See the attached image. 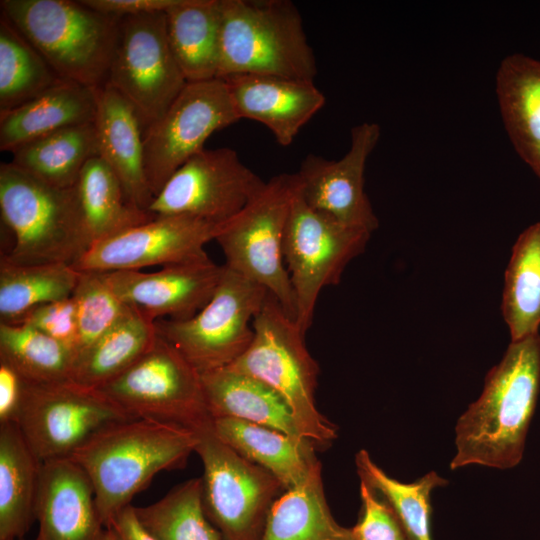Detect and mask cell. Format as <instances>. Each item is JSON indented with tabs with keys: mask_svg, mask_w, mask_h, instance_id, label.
Here are the masks:
<instances>
[{
	"mask_svg": "<svg viewBox=\"0 0 540 540\" xmlns=\"http://www.w3.org/2000/svg\"><path fill=\"white\" fill-rule=\"evenodd\" d=\"M540 389V334L511 341L488 372L479 398L455 426L450 468L479 465L500 470L523 457Z\"/></svg>",
	"mask_w": 540,
	"mask_h": 540,
	"instance_id": "cell-1",
	"label": "cell"
},
{
	"mask_svg": "<svg viewBox=\"0 0 540 540\" xmlns=\"http://www.w3.org/2000/svg\"><path fill=\"white\" fill-rule=\"evenodd\" d=\"M198 442L195 431L146 418L112 423L71 456L87 473L106 528L161 471L185 466Z\"/></svg>",
	"mask_w": 540,
	"mask_h": 540,
	"instance_id": "cell-2",
	"label": "cell"
},
{
	"mask_svg": "<svg viewBox=\"0 0 540 540\" xmlns=\"http://www.w3.org/2000/svg\"><path fill=\"white\" fill-rule=\"evenodd\" d=\"M217 78L268 75L314 82L317 62L289 0H219Z\"/></svg>",
	"mask_w": 540,
	"mask_h": 540,
	"instance_id": "cell-3",
	"label": "cell"
},
{
	"mask_svg": "<svg viewBox=\"0 0 540 540\" xmlns=\"http://www.w3.org/2000/svg\"><path fill=\"white\" fill-rule=\"evenodd\" d=\"M1 221L14 236L1 259L73 265L89 248L76 188L51 186L12 162L0 165Z\"/></svg>",
	"mask_w": 540,
	"mask_h": 540,
	"instance_id": "cell-4",
	"label": "cell"
},
{
	"mask_svg": "<svg viewBox=\"0 0 540 540\" xmlns=\"http://www.w3.org/2000/svg\"><path fill=\"white\" fill-rule=\"evenodd\" d=\"M2 13L62 80L106 84L119 17L80 1L1 0Z\"/></svg>",
	"mask_w": 540,
	"mask_h": 540,
	"instance_id": "cell-5",
	"label": "cell"
},
{
	"mask_svg": "<svg viewBox=\"0 0 540 540\" xmlns=\"http://www.w3.org/2000/svg\"><path fill=\"white\" fill-rule=\"evenodd\" d=\"M252 326L250 345L227 367L279 393L305 439L315 446L331 444L337 438V429L316 407L319 366L306 348L305 333L270 293Z\"/></svg>",
	"mask_w": 540,
	"mask_h": 540,
	"instance_id": "cell-6",
	"label": "cell"
},
{
	"mask_svg": "<svg viewBox=\"0 0 540 540\" xmlns=\"http://www.w3.org/2000/svg\"><path fill=\"white\" fill-rule=\"evenodd\" d=\"M298 191L295 173L274 176L239 213L220 224L214 239L224 253V265L263 286L295 321L297 306L283 242Z\"/></svg>",
	"mask_w": 540,
	"mask_h": 540,
	"instance_id": "cell-7",
	"label": "cell"
},
{
	"mask_svg": "<svg viewBox=\"0 0 540 540\" xmlns=\"http://www.w3.org/2000/svg\"><path fill=\"white\" fill-rule=\"evenodd\" d=\"M195 432L208 519L224 540H260L272 504L286 489L270 472L224 443L212 423Z\"/></svg>",
	"mask_w": 540,
	"mask_h": 540,
	"instance_id": "cell-8",
	"label": "cell"
},
{
	"mask_svg": "<svg viewBox=\"0 0 540 540\" xmlns=\"http://www.w3.org/2000/svg\"><path fill=\"white\" fill-rule=\"evenodd\" d=\"M268 293L263 286L223 265L209 302L187 320H156V332L199 373L227 367L250 345L253 320Z\"/></svg>",
	"mask_w": 540,
	"mask_h": 540,
	"instance_id": "cell-9",
	"label": "cell"
},
{
	"mask_svg": "<svg viewBox=\"0 0 540 540\" xmlns=\"http://www.w3.org/2000/svg\"><path fill=\"white\" fill-rule=\"evenodd\" d=\"M99 390L131 418H146L196 431L213 421L200 373L157 334L152 346Z\"/></svg>",
	"mask_w": 540,
	"mask_h": 540,
	"instance_id": "cell-10",
	"label": "cell"
},
{
	"mask_svg": "<svg viewBox=\"0 0 540 540\" xmlns=\"http://www.w3.org/2000/svg\"><path fill=\"white\" fill-rule=\"evenodd\" d=\"M371 233L308 206L299 191L286 225L283 258L295 295L296 323L306 333L322 289L337 285L346 266L364 252Z\"/></svg>",
	"mask_w": 540,
	"mask_h": 540,
	"instance_id": "cell-11",
	"label": "cell"
},
{
	"mask_svg": "<svg viewBox=\"0 0 540 540\" xmlns=\"http://www.w3.org/2000/svg\"><path fill=\"white\" fill-rule=\"evenodd\" d=\"M106 84L133 106L145 129L163 116L187 84L165 12L119 17Z\"/></svg>",
	"mask_w": 540,
	"mask_h": 540,
	"instance_id": "cell-12",
	"label": "cell"
},
{
	"mask_svg": "<svg viewBox=\"0 0 540 540\" xmlns=\"http://www.w3.org/2000/svg\"><path fill=\"white\" fill-rule=\"evenodd\" d=\"M131 419L97 389L72 380L25 382L15 423L41 461L71 458L92 435L115 422Z\"/></svg>",
	"mask_w": 540,
	"mask_h": 540,
	"instance_id": "cell-13",
	"label": "cell"
},
{
	"mask_svg": "<svg viewBox=\"0 0 540 540\" xmlns=\"http://www.w3.org/2000/svg\"><path fill=\"white\" fill-rule=\"evenodd\" d=\"M238 120L222 79L187 83L163 116L144 130V166L154 197L214 132Z\"/></svg>",
	"mask_w": 540,
	"mask_h": 540,
	"instance_id": "cell-14",
	"label": "cell"
},
{
	"mask_svg": "<svg viewBox=\"0 0 540 540\" xmlns=\"http://www.w3.org/2000/svg\"><path fill=\"white\" fill-rule=\"evenodd\" d=\"M266 182L228 147L193 155L154 197L153 215H190L222 224L239 213Z\"/></svg>",
	"mask_w": 540,
	"mask_h": 540,
	"instance_id": "cell-15",
	"label": "cell"
},
{
	"mask_svg": "<svg viewBox=\"0 0 540 540\" xmlns=\"http://www.w3.org/2000/svg\"><path fill=\"white\" fill-rule=\"evenodd\" d=\"M219 226L190 215H156L93 244L72 267L79 272H112L207 261L204 246L215 239Z\"/></svg>",
	"mask_w": 540,
	"mask_h": 540,
	"instance_id": "cell-16",
	"label": "cell"
},
{
	"mask_svg": "<svg viewBox=\"0 0 540 540\" xmlns=\"http://www.w3.org/2000/svg\"><path fill=\"white\" fill-rule=\"evenodd\" d=\"M380 135L377 123L363 122L351 129L350 146L341 159L308 154L295 173L304 202L346 225L375 231L379 220L364 189V174Z\"/></svg>",
	"mask_w": 540,
	"mask_h": 540,
	"instance_id": "cell-17",
	"label": "cell"
},
{
	"mask_svg": "<svg viewBox=\"0 0 540 540\" xmlns=\"http://www.w3.org/2000/svg\"><path fill=\"white\" fill-rule=\"evenodd\" d=\"M223 266L211 259L203 262L162 267L156 272L122 270L102 272L118 298L139 309L155 322L164 319L187 320L211 299Z\"/></svg>",
	"mask_w": 540,
	"mask_h": 540,
	"instance_id": "cell-18",
	"label": "cell"
},
{
	"mask_svg": "<svg viewBox=\"0 0 540 540\" xmlns=\"http://www.w3.org/2000/svg\"><path fill=\"white\" fill-rule=\"evenodd\" d=\"M35 519V540H107L93 485L71 458L41 463Z\"/></svg>",
	"mask_w": 540,
	"mask_h": 540,
	"instance_id": "cell-19",
	"label": "cell"
},
{
	"mask_svg": "<svg viewBox=\"0 0 540 540\" xmlns=\"http://www.w3.org/2000/svg\"><path fill=\"white\" fill-rule=\"evenodd\" d=\"M222 80L239 119L260 122L281 146L290 145L326 102L314 82L255 74Z\"/></svg>",
	"mask_w": 540,
	"mask_h": 540,
	"instance_id": "cell-20",
	"label": "cell"
},
{
	"mask_svg": "<svg viewBox=\"0 0 540 540\" xmlns=\"http://www.w3.org/2000/svg\"><path fill=\"white\" fill-rule=\"evenodd\" d=\"M99 156L119 178L129 202L148 212L154 199L144 166V132L133 106L113 87L97 89L94 120Z\"/></svg>",
	"mask_w": 540,
	"mask_h": 540,
	"instance_id": "cell-21",
	"label": "cell"
},
{
	"mask_svg": "<svg viewBox=\"0 0 540 540\" xmlns=\"http://www.w3.org/2000/svg\"><path fill=\"white\" fill-rule=\"evenodd\" d=\"M97 89L61 79L25 104L0 112V150L12 152L55 131L93 123Z\"/></svg>",
	"mask_w": 540,
	"mask_h": 540,
	"instance_id": "cell-22",
	"label": "cell"
},
{
	"mask_svg": "<svg viewBox=\"0 0 540 540\" xmlns=\"http://www.w3.org/2000/svg\"><path fill=\"white\" fill-rule=\"evenodd\" d=\"M495 92L515 151L540 179V60L506 56L495 75Z\"/></svg>",
	"mask_w": 540,
	"mask_h": 540,
	"instance_id": "cell-23",
	"label": "cell"
},
{
	"mask_svg": "<svg viewBox=\"0 0 540 540\" xmlns=\"http://www.w3.org/2000/svg\"><path fill=\"white\" fill-rule=\"evenodd\" d=\"M200 377L212 419H239L307 440L285 399L262 381L229 367L200 373Z\"/></svg>",
	"mask_w": 540,
	"mask_h": 540,
	"instance_id": "cell-24",
	"label": "cell"
},
{
	"mask_svg": "<svg viewBox=\"0 0 540 540\" xmlns=\"http://www.w3.org/2000/svg\"><path fill=\"white\" fill-rule=\"evenodd\" d=\"M212 426L224 443L274 475L285 489L302 484L319 463L309 440L233 418H215Z\"/></svg>",
	"mask_w": 540,
	"mask_h": 540,
	"instance_id": "cell-25",
	"label": "cell"
},
{
	"mask_svg": "<svg viewBox=\"0 0 540 540\" xmlns=\"http://www.w3.org/2000/svg\"><path fill=\"white\" fill-rule=\"evenodd\" d=\"M41 461L15 422L0 423V540H20L35 519Z\"/></svg>",
	"mask_w": 540,
	"mask_h": 540,
	"instance_id": "cell-26",
	"label": "cell"
},
{
	"mask_svg": "<svg viewBox=\"0 0 540 540\" xmlns=\"http://www.w3.org/2000/svg\"><path fill=\"white\" fill-rule=\"evenodd\" d=\"M165 13L168 41L187 83L216 79L219 0H180Z\"/></svg>",
	"mask_w": 540,
	"mask_h": 540,
	"instance_id": "cell-27",
	"label": "cell"
},
{
	"mask_svg": "<svg viewBox=\"0 0 540 540\" xmlns=\"http://www.w3.org/2000/svg\"><path fill=\"white\" fill-rule=\"evenodd\" d=\"M260 540H355L326 501L320 462L300 485L286 489L272 504Z\"/></svg>",
	"mask_w": 540,
	"mask_h": 540,
	"instance_id": "cell-28",
	"label": "cell"
},
{
	"mask_svg": "<svg viewBox=\"0 0 540 540\" xmlns=\"http://www.w3.org/2000/svg\"><path fill=\"white\" fill-rule=\"evenodd\" d=\"M75 188L90 247L155 216L129 202L119 178L100 156L85 164Z\"/></svg>",
	"mask_w": 540,
	"mask_h": 540,
	"instance_id": "cell-29",
	"label": "cell"
},
{
	"mask_svg": "<svg viewBox=\"0 0 540 540\" xmlns=\"http://www.w3.org/2000/svg\"><path fill=\"white\" fill-rule=\"evenodd\" d=\"M12 163L58 188L74 187L85 164L99 156L94 122L67 127L12 151Z\"/></svg>",
	"mask_w": 540,
	"mask_h": 540,
	"instance_id": "cell-30",
	"label": "cell"
},
{
	"mask_svg": "<svg viewBox=\"0 0 540 540\" xmlns=\"http://www.w3.org/2000/svg\"><path fill=\"white\" fill-rule=\"evenodd\" d=\"M157 338L155 322L139 309L130 311L74 364L71 380L98 389L135 363Z\"/></svg>",
	"mask_w": 540,
	"mask_h": 540,
	"instance_id": "cell-31",
	"label": "cell"
},
{
	"mask_svg": "<svg viewBox=\"0 0 540 540\" xmlns=\"http://www.w3.org/2000/svg\"><path fill=\"white\" fill-rule=\"evenodd\" d=\"M502 315L511 341L539 333L540 221L517 238L504 276Z\"/></svg>",
	"mask_w": 540,
	"mask_h": 540,
	"instance_id": "cell-32",
	"label": "cell"
},
{
	"mask_svg": "<svg viewBox=\"0 0 540 540\" xmlns=\"http://www.w3.org/2000/svg\"><path fill=\"white\" fill-rule=\"evenodd\" d=\"M80 272L67 263L0 262V323L18 324L32 309L72 296Z\"/></svg>",
	"mask_w": 540,
	"mask_h": 540,
	"instance_id": "cell-33",
	"label": "cell"
},
{
	"mask_svg": "<svg viewBox=\"0 0 540 540\" xmlns=\"http://www.w3.org/2000/svg\"><path fill=\"white\" fill-rule=\"evenodd\" d=\"M360 480L391 507L408 540H433L431 532V494L447 481L431 471L411 483L400 482L385 473L366 450L355 457Z\"/></svg>",
	"mask_w": 540,
	"mask_h": 540,
	"instance_id": "cell-34",
	"label": "cell"
},
{
	"mask_svg": "<svg viewBox=\"0 0 540 540\" xmlns=\"http://www.w3.org/2000/svg\"><path fill=\"white\" fill-rule=\"evenodd\" d=\"M0 362L13 368L27 383L71 380L73 352L27 324L0 323Z\"/></svg>",
	"mask_w": 540,
	"mask_h": 540,
	"instance_id": "cell-35",
	"label": "cell"
},
{
	"mask_svg": "<svg viewBox=\"0 0 540 540\" xmlns=\"http://www.w3.org/2000/svg\"><path fill=\"white\" fill-rule=\"evenodd\" d=\"M59 80L41 54L1 13L0 112L25 104Z\"/></svg>",
	"mask_w": 540,
	"mask_h": 540,
	"instance_id": "cell-36",
	"label": "cell"
},
{
	"mask_svg": "<svg viewBox=\"0 0 540 540\" xmlns=\"http://www.w3.org/2000/svg\"><path fill=\"white\" fill-rule=\"evenodd\" d=\"M134 508L158 540H224L204 511L201 478L179 484L151 505Z\"/></svg>",
	"mask_w": 540,
	"mask_h": 540,
	"instance_id": "cell-37",
	"label": "cell"
},
{
	"mask_svg": "<svg viewBox=\"0 0 540 540\" xmlns=\"http://www.w3.org/2000/svg\"><path fill=\"white\" fill-rule=\"evenodd\" d=\"M72 297L76 305L78 324L75 364L132 306L118 298L102 272H80Z\"/></svg>",
	"mask_w": 540,
	"mask_h": 540,
	"instance_id": "cell-38",
	"label": "cell"
},
{
	"mask_svg": "<svg viewBox=\"0 0 540 540\" xmlns=\"http://www.w3.org/2000/svg\"><path fill=\"white\" fill-rule=\"evenodd\" d=\"M361 510L351 528L355 540H408L388 503L360 480Z\"/></svg>",
	"mask_w": 540,
	"mask_h": 540,
	"instance_id": "cell-39",
	"label": "cell"
},
{
	"mask_svg": "<svg viewBox=\"0 0 540 540\" xmlns=\"http://www.w3.org/2000/svg\"><path fill=\"white\" fill-rule=\"evenodd\" d=\"M18 324H27L62 343L73 352L75 360L78 324L72 296L35 307Z\"/></svg>",
	"mask_w": 540,
	"mask_h": 540,
	"instance_id": "cell-40",
	"label": "cell"
},
{
	"mask_svg": "<svg viewBox=\"0 0 540 540\" xmlns=\"http://www.w3.org/2000/svg\"><path fill=\"white\" fill-rule=\"evenodd\" d=\"M85 6L115 17L166 12L180 0H82Z\"/></svg>",
	"mask_w": 540,
	"mask_h": 540,
	"instance_id": "cell-41",
	"label": "cell"
},
{
	"mask_svg": "<svg viewBox=\"0 0 540 540\" xmlns=\"http://www.w3.org/2000/svg\"><path fill=\"white\" fill-rule=\"evenodd\" d=\"M24 388L22 377L9 365L0 362V423L15 421Z\"/></svg>",
	"mask_w": 540,
	"mask_h": 540,
	"instance_id": "cell-42",
	"label": "cell"
},
{
	"mask_svg": "<svg viewBox=\"0 0 540 540\" xmlns=\"http://www.w3.org/2000/svg\"><path fill=\"white\" fill-rule=\"evenodd\" d=\"M109 528L117 540H158L141 524L132 505L123 509Z\"/></svg>",
	"mask_w": 540,
	"mask_h": 540,
	"instance_id": "cell-43",
	"label": "cell"
},
{
	"mask_svg": "<svg viewBox=\"0 0 540 540\" xmlns=\"http://www.w3.org/2000/svg\"><path fill=\"white\" fill-rule=\"evenodd\" d=\"M107 540H117L114 532L112 531L111 528H108V532H107Z\"/></svg>",
	"mask_w": 540,
	"mask_h": 540,
	"instance_id": "cell-44",
	"label": "cell"
},
{
	"mask_svg": "<svg viewBox=\"0 0 540 540\" xmlns=\"http://www.w3.org/2000/svg\"><path fill=\"white\" fill-rule=\"evenodd\" d=\"M20 540H23V539H20Z\"/></svg>",
	"mask_w": 540,
	"mask_h": 540,
	"instance_id": "cell-45",
	"label": "cell"
}]
</instances>
